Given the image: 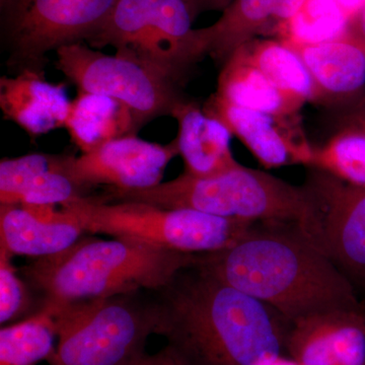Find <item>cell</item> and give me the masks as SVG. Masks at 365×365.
Wrapping results in <instances>:
<instances>
[{
    "mask_svg": "<svg viewBox=\"0 0 365 365\" xmlns=\"http://www.w3.org/2000/svg\"><path fill=\"white\" fill-rule=\"evenodd\" d=\"M155 294V334L185 365H273L281 359L287 322L197 261Z\"/></svg>",
    "mask_w": 365,
    "mask_h": 365,
    "instance_id": "cell-1",
    "label": "cell"
},
{
    "mask_svg": "<svg viewBox=\"0 0 365 365\" xmlns=\"http://www.w3.org/2000/svg\"><path fill=\"white\" fill-rule=\"evenodd\" d=\"M343 126H353L365 130V97L349 107L342 120Z\"/></svg>",
    "mask_w": 365,
    "mask_h": 365,
    "instance_id": "cell-28",
    "label": "cell"
},
{
    "mask_svg": "<svg viewBox=\"0 0 365 365\" xmlns=\"http://www.w3.org/2000/svg\"><path fill=\"white\" fill-rule=\"evenodd\" d=\"M234 0H188L196 16L204 11H225Z\"/></svg>",
    "mask_w": 365,
    "mask_h": 365,
    "instance_id": "cell-29",
    "label": "cell"
},
{
    "mask_svg": "<svg viewBox=\"0 0 365 365\" xmlns=\"http://www.w3.org/2000/svg\"><path fill=\"white\" fill-rule=\"evenodd\" d=\"M285 42L306 64L318 103L351 107L365 97V49L347 31L319 42Z\"/></svg>",
    "mask_w": 365,
    "mask_h": 365,
    "instance_id": "cell-14",
    "label": "cell"
},
{
    "mask_svg": "<svg viewBox=\"0 0 365 365\" xmlns=\"http://www.w3.org/2000/svg\"><path fill=\"white\" fill-rule=\"evenodd\" d=\"M56 337L51 316L39 309L0 330V365H37L50 359Z\"/></svg>",
    "mask_w": 365,
    "mask_h": 365,
    "instance_id": "cell-22",
    "label": "cell"
},
{
    "mask_svg": "<svg viewBox=\"0 0 365 365\" xmlns=\"http://www.w3.org/2000/svg\"><path fill=\"white\" fill-rule=\"evenodd\" d=\"M179 155L177 139L168 144L122 137L78 158H67L66 170L79 188L108 185L113 191L153 188L162 182L170 160Z\"/></svg>",
    "mask_w": 365,
    "mask_h": 365,
    "instance_id": "cell-11",
    "label": "cell"
},
{
    "mask_svg": "<svg viewBox=\"0 0 365 365\" xmlns=\"http://www.w3.org/2000/svg\"><path fill=\"white\" fill-rule=\"evenodd\" d=\"M196 18L188 0H119L86 43L93 49L112 46L179 83L208 54L207 30L193 29Z\"/></svg>",
    "mask_w": 365,
    "mask_h": 365,
    "instance_id": "cell-7",
    "label": "cell"
},
{
    "mask_svg": "<svg viewBox=\"0 0 365 365\" xmlns=\"http://www.w3.org/2000/svg\"><path fill=\"white\" fill-rule=\"evenodd\" d=\"M304 187L309 204L299 230L365 297V188L317 169Z\"/></svg>",
    "mask_w": 365,
    "mask_h": 365,
    "instance_id": "cell-10",
    "label": "cell"
},
{
    "mask_svg": "<svg viewBox=\"0 0 365 365\" xmlns=\"http://www.w3.org/2000/svg\"><path fill=\"white\" fill-rule=\"evenodd\" d=\"M196 257L137 240L81 237L60 253L35 258L21 273L40 294L41 307L141 290L158 292Z\"/></svg>",
    "mask_w": 365,
    "mask_h": 365,
    "instance_id": "cell-3",
    "label": "cell"
},
{
    "mask_svg": "<svg viewBox=\"0 0 365 365\" xmlns=\"http://www.w3.org/2000/svg\"><path fill=\"white\" fill-rule=\"evenodd\" d=\"M143 126L128 107L105 96L78 91L71 101L64 128L83 153L135 135Z\"/></svg>",
    "mask_w": 365,
    "mask_h": 365,
    "instance_id": "cell-19",
    "label": "cell"
},
{
    "mask_svg": "<svg viewBox=\"0 0 365 365\" xmlns=\"http://www.w3.org/2000/svg\"><path fill=\"white\" fill-rule=\"evenodd\" d=\"M215 95L237 107L279 118H297L304 105L269 81L240 49L222 64Z\"/></svg>",
    "mask_w": 365,
    "mask_h": 365,
    "instance_id": "cell-18",
    "label": "cell"
},
{
    "mask_svg": "<svg viewBox=\"0 0 365 365\" xmlns=\"http://www.w3.org/2000/svg\"><path fill=\"white\" fill-rule=\"evenodd\" d=\"M13 255L0 248V322L1 324L25 316L32 307L30 285L21 279L14 267Z\"/></svg>",
    "mask_w": 365,
    "mask_h": 365,
    "instance_id": "cell-25",
    "label": "cell"
},
{
    "mask_svg": "<svg viewBox=\"0 0 365 365\" xmlns=\"http://www.w3.org/2000/svg\"><path fill=\"white\" fill-rule=\"evenodd\" d=\"M334 2L349 20L365 6V0H334Z\"/></svg>",
    "mask_w": 365,
    "mask_h": 365,
    "instance_id": "cell-31",
    "label": "cell"
},
{
    "mask_svg": "<svg viewBox=\"0 0 365 365\" xmlns=\"http://www.w3.org/2000/svg\"><path fill=\"white\" fill-rule=\"evenodd\" d=\"M172 116L179 124L176 139L184 173L193 177H212L241 165L230 148L232 132L195 103L181 101Z\"/></svg>",
    "mask_w": 365,
    "mask_h": 365,
    "instance_id": "cell-17",
    "label": "cell"
},
{
    "mask_svg": "<svg viewBox=\"0 0 365 365\" xmlns=\"http://www.w3.org/2000/svg\"><path fill=\"white\" fill-rule=\"evenodd\" d=\"M71 103L66 86L50 83L44 71H23L0 79V108L4 116L31 136L64 127Z\"/></svg>",
    "mask_w": 365,
    "mask_h": 365,
    "instance_id": "cell-16",
    "label": "cell"
},
{
    "mask_svg": "<svg viewBox=\"0 0 365 365\" xmlns=\"http://www.w3.org/2000/svg\"><path fill=\"white\" fill-rule=\"evenodd\" d=\"M284 350L295 365H365V311H338L287 327Z\"/></svg>",
    "mask_w": 365,
    "mask_h": 365,
    "instance_id": "cell-13",
    "label": "cell"
},
{
    "mask_svg": "<svg viewBox=\"0 0 365 365\" xmlns=\"http://www.w3.org/2000/svg\"><path fill=\"white\" fill-rule=\"evenodd\" d=\"M119 0H0V32L7 66L44 71L47 54L86 43L111 16Z\"/></svg>",
    "mask_w": 365,
    "mask_h": 365,
    "instance_id": "cell-8",
    "label": "cell"
},
{
    "mask_svg": "<svg viewBox=\"0 0 365 365\" xmlns=\"http://www.w3.org/2000/svg\"><path fill=\"white\" fill-rule=\"evenodd\" d=\"M197 263L274 309L287 325L316 314L365 311L354 288L297 222H256L234 246Z\"/></svg>",
    "mask_w": 365,
    "mask_h": 365,
    "instance_id": "cell-2",
    "label": "cell"
},
{
    "mask_svg": "<svg viewBox=\"0 0 365 365\" xmlns=\"http://www.w3.org/2000/svg\"><path fill=\"white\" fill-rule=\"evenodd\" d=\"M119 201H136L168 209H192L220 217L248 222L299 223L307 194L269 173L237 165L212 177L182 174L153 188L113 191Z\"/></svg>",
    "mask_w": 365,
    "mask_h": 365,
    "instance_id": "cell-5",
    "label": "cell"
},
{
    "mask_svg": "<svg viewBox=\"0 0 365 365\" xmlns=\"http://www.w3.org/2000/svg\"><path fill=\"white\" fill-rule=\"evenodd\" d=\"M278 0H234L220 20L207 26L208 54L220 63L255 39L271 19Z\"/></svg>",
    "mask_w": 365,
    "mask_h": 365,
    "instance_id": "cell-21",
    "label": "cell"
},
{
    "mask_svg": "<svg viewBox=\"0 0 365 365\" xmlns=\"http://www.w3.org/2000/svg\"><path fill=\"white\" fill-rule=\"evenodd\" d=\"M85 232L52 206L0 205V248L13 256H51L76 244Z\"/></svg>",
    "mask_w": 365,
    "mask_h": 365,
    "instance_id": "cell-15",
    "label": "cell"
},
{
    "mask_svg": "<svg viewBox=\"0 0 365 365\" xmlns=\"http://www.w3.org/2000/svg\"><path fill=\"white\" fill-rule=\"evenodd\" d=\"M222 122L267 169L311 163L314 148L307 143L299 118H279L237 107L212 95L203 108Z\"/></svg>",
    "mask_w": 365,
    "mask_h": 365,
    "instance_id": "cell-12",
    "label": "cell"
},
{
    "mask_svg": "<svg viewBox=\"0 0 365 365\" xmlns=\"http://www.w3.org/2000/svg\"><path fill=\"white\" fill-rule=\"evenodd\" d=\"M239 49L281 91L304 104L318 103V91L306 64L285 41L253 39Z\"/></svg>",
    "mask_w": 365,
    "mask_h": 365,
    "instance_id": "cell-20",
    "label": "cell"
},
{
    "mask_svg": "<svg viewBox=\"0 0 365 365\" xmlns=\"http://www.w3.org/2000/svg\"><path fill=\"white\" fill-rule=\"evenodd\" d=\"M309 165L346 184L365 188V130L342 126L325 145L314 148Z\"/></svg>",
    "mask_w": 365,
    "mask_h": 365,
    "instance_id": "cell-23",
    "label": "cell"
},
{
    "mask_svg": "<svg viewBox=\"0 0 365 365\" xmlns=\"http://www.w3.org/2000/svg\"><path fill=\"white\" fill-rule=\"evenodd\" d=\"M39 309L51 316L58 339L49 365H131L158 323L157 294L148 290Z\"/></svg>",
    "mask_w": 365,
    "mask_h": 365,
    "instance_id": "cell-4",
    "label": "cell"
},
{
    "mask_svg": "<svg viewBox=\"0 0 365 365\" xmlns=\"http://www.w3.org/2000/svg\"><path fill=\"white\" fill-rule=\"evenodd\" d=\"M61 210L86 232L137 240L188 254L230 248L256 222L136 201L110 203L85 195L74 197Z\"/></svg>",
    "mask_w": 365,
    "mask_h": 365,
    "instance_id": "cell-6",
    "label": "cell"
},
{
    "mask_svg": "<svg viewBox=\"0 0 365 365\" xmlns=\"http://www.w3.org/2000/svg\"><path fill=\"white\" fill-rule=\"evenodd\" d=\"M62 155L33 153L0 163V205H19L21 197L36 180L61 160Z\"/></svg>",
    "mask_w": 365,
    "mask_h": 365,
    "instance_id": "cell-24",
    "label": "cell"
},
{
    "mask_svg": "<svg viewBox=\"0 0 365 365\" xmlns=\"http://www.w3.org/2000/svg\"><path fill=\"white\" fill-rule=\"evenodd\" d=\"M346 31L359 41L365 49V6L350 19Z\"/></svg>",
    "mask_w": 365,
    "mask_h": 365,
    "instance_id": "cell-30",
    "label": "cell"
},
{
    "mask_svg": "<svg viewBox=\"0 0 365 365\" xmlns=\"http://www.w3.org/2000/svg\"><path fill=\"white\" fill-rule=\"evenodd\" d=\"M131 365H185L179 357L168 346L160 352L150 355L148 353Z\"/></svg>",
    "mask_w": 365,
    "mask_h": 365,
    "instance_id": "cell-26",
    "label": "cell"
},
{
    "mask_svg": "<svg viewBox=\"0 0 365 365\" xmlns=\"http://www.w3.org/2000/svg\"><path fill=\"white\" fill-rule=\"evenodd\" d=\"M309 1V0H278L273 19L281 21L292 20Z\"/></svg>",
    "mask_w": 365,
    "mask_h": 365,
    "instance_id": "cell-27",
    "label": "cell"
},
{
    "mask_svg": "<svg viewBox=\"0 0 365 365\" xmlns=\"http://www.w3.org/2000/svg\"><path fill=\"white\" fill-rule=\"evenodd\" d=\"M56 56V68L78 91L114 98L128 107L141 125L172 115L184 100L176 81L136 60L105 54L86 43L63 46Z\"/></svg>",
    "mask_w": 365,
    "mask_h": 365,
    "instance_id": "cell-9",
    "label": "cell"
}]
</instances>
